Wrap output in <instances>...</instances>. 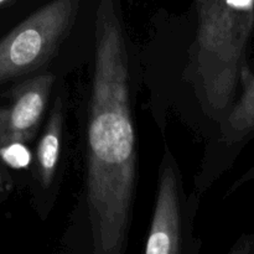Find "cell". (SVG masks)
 I'll return each instance as SVG.
<instances>
[{"mask_svg": "<svg viewBox=\"0 0 254 254\" xmlns=\"http://www.w3.org/2000/svg\"><path fill=\"white\" fill-rule=\"evenodd\" d=\"M76 117L83 179L61 240L62 252L123 254L128 247L138 185V136L133 98L138 46L119 0H99L96 40Z\"/></svg>", "mask_w": 254, "mask_h": 254, "instance_id": "6da1fadb", "label": "cell"}, {"mask_svg": "<svg viewBox=\"0 0 254 254\" xmlns=\"http://www.w3.org/2000/svg\"><path fill=\"white\" fill-rule=\"evenodd\" d=\"M254 25V0H193L184 41L178 118L208 139L236 101Z\"/></svg>", "mask_w": 254, "mask_h": 254, "instance_id": "7a4b0ae2", "label": "cell"}, {"mask_svg": "<svg viewBox=\"0 0 254 254\" xmlns=\"http://www.w3.org/2000/svg\"><path fill=\"white\" fill-rule=\"evenodd\" d=\"M98 5L99 0H50L0 36V86L50 69L68 77L86 67Z\"/></svg>", "mask_w": 254, "mask_h": 254, "instance_id": "3957f363", "label": "cell"}, {"mask_svg": "<svg viewBox=\"0 0 254 254\" xmlns=\"http://www.w3.org/2000/svg\"><path fill=\"white\" fill-rule=\"evenodd\" d=\"M201 197L186 196L178 159L164 143L158 170L155 203L144 254H196L201 242L193 235Z\"/></svg>", "mask_w": 254, "mask_h": 254, "instance_id": "277c9868", "label": "cell"}, {"mask_svg": "<svg viewBox=\"0 0 254 254\" xmlns=\"http://www.w3.org/2000/svg\"><path fill=\"white\" fill-rule=\"evenodd\" d=\"M71 97L67 78H61L52 94L30 163V193L35 213L41 221L51 215L56 206L62 180L71 156L68 111Z\"/></svg>", "mask_w": 254, "mask_h": 254, "instance_id": "5b68a950", "label": "cell"}, {"mask_svg": "<svg viewBox=\"0 0 254 254\" xmlns=\"http://www.w3.org/2000/svg\"><path fill=\"white\" fill-rule=\"evenodd\" d=\"M242 93L226 113L206 143L203 159L193 179L192 192L198 197L227 169L237 149L254 131V76L245 67L241 74Z\"/></svg>", "mask_w": 254, "mask_h": 254, "instance_id": "8992f818", "label": "cell"}, {"mask_svg": "<svg viewBox=\"0 0 254 254\" xmlns=\"http://www.w3.org/2000/svg\"><path fill=\"white\" fill-rule=\"evenodd\" d=\"M61 72L50 69L12 84L10 103L0 107V149L11 143L29 144L39 135Z\"/></svg>", "mask_w": 254, "mask_h": 254, "instance_id": "52a82bcc", "label": "cell"}, {"mask_svg": "<svg viewBox=\"0 0 254 254\" xmlns=\"http://www.w3.org/2000/svg\"><path fill=\"white\" fill-rule=\"evenodd\" d=\"M32 153L24 143H11L0 149V163L14 170H29Z\"/></svg>", "mask_w": 254, "mask_h": 254, "instance_id": "ba28073f", "label": "cell"}, {"mask_svg": "<svg viewBox=\"0 0 254 254\" xmlns=\"http://www.w3.org/2000/svg\"><path fill=\"white\" fill-rule=\"evenodd\" d=\"M42 2H49L47 0H40ZM20 6V9L24 11V14L26 16H29L30 14H32L34 11H36L37 9H40L41 6H44L42 4L37 2L36 0H0V7H6V6Z\"/></svg>", "mask_w": 254, "mask_h": 254, "instance_id": "9c48e42d", "label": "cell"}]
</instances>
